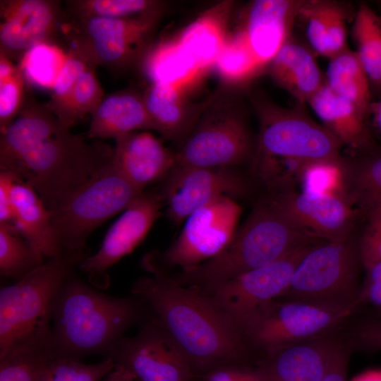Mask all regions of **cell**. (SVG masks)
I'll list each match as a JSON object with an SVG mask.
<instances>
[{"mask_svg":"<svg viewBox=\"0 0 381 381\" xmlns=\"http://www.w3.org/2000/svg\"><path fill=\"white\" fill-rule=\"evenodd\" d=\"M87 139L27 91L18 115L1 133L0 169L30 184L53 212L111 163L114 148Z\"/></svg>","mask_w":381,"mask_h":381,"instance_id":"6da1fadb","label":"cell"},{"mask_svg":"<svg viewBox=\"0 0 381 381\" xmlns=\"http://www.w3.org/2000/svg\"><path fill=\"white\" fill-rule=\"evenodd\" d=\"M142 265L152 276L138 279L131 293L178 346L196 379L219 367L252 364L256 354L211 298L177 282L149 253Z\"/></svg>","mask_w":381,"mask_h":381,"instance_id":"7a4b0ae2","label":"cell"},{"mask_svg":"<svg viewBox=\"0 0 381 381\" xmlns=\"http://www.w3.org/2000/svg\"><path fill=\"white\" fill-rule=\"evenodd\" d=\"M145 310L149 308L136 296H109L73 271L54 302L52 352L79 360L92 354L109 358L128 328L147 320Z\"/></svg>","mask_w":381,"mask_h":381,"instance_id":"3957f363","label":"cell"},{"mask_svg":"<svg viewBox=\"0 0 381 381\" xmlns=\"http://www.w3.org/2000/svg\"><path fill=\"white\" fill-rule=\"evenodd\" d=\"M325 241L296 224L265 195L221 253L172 276L179 284L204 293L248 271Z\"/></svg>","mask_w":381,"mask_h":381,"instance_id":"277c9868","label":"cell"},{"mask_svg":"<svg viewBox=\"0 0 381 381\" xmlns=\"http://www.w3.org/2000/svg\"><path fill=\"white\" fill-rule=\"evenodd\" d=\"M87 256L63 250L13 285L0 290V357L22 351H52V315L67 276Z\"/></svg>","mask_w":381,"mask_h":381,"instance_id":"5b68a950","label":"cell"},{"mask_svg":"<svg viewBox=\"0 0 381 381\" xmlns=\"http://www.w3.org/2000/svg\"><path fill=\"white\" fill-rule=\"evenodd\" d=\"M167 6L125 18L68 19L64 42L88 66L119 74L140 67L155 42Z\"/></svg>","mask_w":381,"mask_h":381,"instance_id":"8992f818","label":"cell"},{"mask_svg":"<svg viewBox=\"0 0 381 381\" xmlns=\"http://www.w3.org/2000/svg\"><path fill=\"white\" fill-rule=\"evenodd\" d=\"M361 310L358 305L332 308L276 298L234 322L246 345L262 356L338 330Z\"/></svg>","mask_w":381,"mask_h":381,"instance_id":"52a82bcc","label":"cell"},{"mask_svg":"<svg viewBox=\"0 0 381 381\" xmlns=\"http://www.w3.org/2000/svg\"><path fill=\"white\" fill-rule=\"evenodd\" d=\"M360 229L358 226L344 240L313 246L297 266L289 288L279 298L332 308L360 306L359 274L363 268L359 250Z\"/></svg>","mask_w":381,"mask_h":381,"instance_id":"ba28073f","label":"cell"},{"mask_svg":"<svg viewBox=\"0 0 381 381\" xmlns=\"http://www.w3.org/2000/svg\"><path fill=\"white\" fill-rule=\"evenodd\" d=\"M224 93L212 94L210 102L175 153V167H233L251 162L255 140L241 106Z\"/></svg>","mask_w":381,"mask_h":381,"instance_id":"9c48e42d","label":"cell"},{"mask_svg":"<svg viewBox=\"0 0 381 381\" xmlns=\"http://www.w3.org/2000/svg\"><path fill=\"white\" fill-rule=\"evenodd\" d=\"M253 100L259 132L250 163L267 159L308 163L341 156V144L303 110V104L286 109L263 97Z\"/></svg>","mask_w":381,"mask_h":381,"instance_id":"30bf717a","label":"cell"},{"mask_svg":"<svg viewBox=\"0 0 381 381\" xmlns=\"http://www.w3.org/2000/svg\"><path fill=\"white\" fill-rule=\"evenodd\" d=\"M143 192L110 163L60 208L52 212V228L63 250H85L91 233L124 211Z\"/></svg>","mask_w":381,"mask_h":381,"instance_id":"8fae6325","label":"cell"},{"mask_svg":"<svg viewBox=\"0 0 381 381\" xmlns=\"http://www.w3.org/2000/svg\"><path fill=\"white\" fill-rule=\"evenodd\" d=\"M241 213L235 199L220 198L190 215L177 238L165 250L150 255L164 269L176 267L183 270L202 264L230 243Z\"/></svg>","mask_w":381,"mask_h":381,"instance_id":"7c38bea8","label":"cell"},{"mask_svg":"<svg viewBox=\"0 0 381 381\" xmlns=\"http://www.w3.org/2000/svg\"><path fill=\"white\" fill-rule=\"evenodd\" d=\"M68 20L61 1L1 0L0 54L18 61L36 46L56 44Z\"/></svg>","mask_w":381,"mask_h":381,"instance_id":"4fadbf2b","label":"cell"},{"mask_svg":"<svg viewBox=\"0 0 381 381\" xmlns=\"http://www.w3.org/2000/svg\"><path fill=\"white\" fill-rule=\"evenodd\" d=\"M165 180L161 195L169 219L177 225L220 198H245L252 190L250 181L233 167L176 166Z\"/></svg>","mask_w":381,"mask_h":381,"instance_id":"5bb4252c","label":"cell"},{"mask_svg":"<svg viewBox=\"0 0 381 381\" xmlns=\"http://www.w3.org/2000/svg\"><path fill=\"white\" fill-rule=\"evenodd\" d=\"M137 381H193L196 379L180 349L154 317L133 337H123L109 357Z\"/></svg>","mask_w":381,"mask_h":381,"instance_id":"9a60e30c","label":"cell"},{"mask_svg":"<svg viewBox=\"0 0 381 381\" xmlns=\"http://www.w3.org/2000/svg\"><path fill=\"white\" fill-rule=\"evenodd\" d=\"M163 203L161 194L143 192L123 211L107 232L100 248L78 265L87 274L90 285L99 289L109 287L108 270L145 239L161 215Z\"/></svg>","mask_w":381,"mask_h":381,"instance_id":"2e32d148","label":"cell"},{"mask_svg":"<svg viewBox=\"0 0 381 381\" xmlns=\"http://www.w3.org/2000/svg\"><path fill=\"white\" fill-rule=\"evenodd\" d=\"M314 246L248 271L202 294L211 298L234 322L253 308L279 298L289 288L298 264Z\"/></svg>","mask_w":381,"mask_h":381,"instance_id":"e0dca14e","label":"cell"},{"mask_svg":"<svg viewBox=\"0 0 381 381\" xmlns=\"http://www.w3.org/2000/svg\"><path fill=\"white\" fill-rule=\"evenodd\" d=\"M266 195L296 224L326 241L348 238L361 222L359 212L338 197L309 194L295 186L267 191Z\"/></svg>","mask_w":381,"mask_h":381,"instance_id":"ac0fdd59","label":"cell"},{"mask_svg":"<svg viewBox=\"0 0 381 381\" xmlns=\"http://www.w3.org/2000/svg\"><path fill=\"white\" fill-rule=\"evenodd\" d=\"M304 1L255 0L245 8L237 30L265 69L291 37Z\"/></svg>","mask_w":381,"mask_h":381,"instance_id":"d6986e66","label":"cell"},{"mask_svg":"<svg viewBox=\"0 0 381 381\" xmlns=\"http://www.w3.org/2000/svg\"><path fill=\"white\" fill-rule=\"evenodd\" d=\"M112 167L140 190L167 179L176 165L175 153L153 134L133 131L115 139Z\"/></svg>","mask_w":381,"mask_h":381,"instance_id":"ffe728a7","label":"cell"},{"mask_svg":"<svg viewBox=\"0 0 381 381\" xmlns=\"http://www.w3.org/2000/svg\"><path fill=\"white\" fill-rule=\"evenodd\" d=\"M344 339L337 330L269 352L258 363L269 381H322Z\"/></svg>","mask_w":381,"mask_h":381,"instance_id":"44dd1931","label":"cell"},{"mask_svg":"<svg viewBox=\"0 0 381 381\" xmlns=\"http://www.w3.org/2000/svg\"><path fill=\"white\" fill-rule=\"evenodd\" d=\"M183 86L152 82L143 92L145 104L154 131L168 140H185L211 101L193 103L186 97Z\"/></svg>","mask_w":381,"mask_h":381,"instance_id":"7402d4cb","label":"cell"},{"mask_svg":"<svg viewBox=\"0 0 381 381\" xmlns=\"http://www.w3.org/2000/svg\"><path fill=\"white\" fill-rule=\"evenodd\" d=\"M327 128L349 152L361 153L376 145L368 116L351 102L334 94L325 84L308 102Z\"/></svg>","mask_w":381,"mask_h":381,"instance_id":"603a6c76","label":"cell"},{"mask_svg":"<svg viewBox=\"0 0 381 381\" xmlns=\"http://www.w3.org/2000/svg\"><path fill=\"white\" fill-rule=\"evenodd\" d=\"M90 115L88 139L115 140L133 131L154 130L143 92L133 88L104 95Z\"/></svg>","mask_w":381,"mask_h":381,"instance_id":"cb8c5ba5","label":"cell"},{"mask_svg":"<svg viewBox=\"0 0 381 381\" xmlns=\"http://www.w3.org/2000/svg\"><path fill=\"white\" fill-rule=\"evenodd\" d=\"M233 4L224 1L207 9L176 38L181 51L200 73L214 66L224 47Z\"/></svg>","mask_w":381,"mask_h":381,"instance_id":"d4e9b609","label":"cell"},{"mask_svg":"<svg viewBox=\"0 0 381 381\" xmlns=\"http://www.w3.org/2000/svg\"><path fill=\"white\" fill-rule=\"evenodd\" d=\"M13 224L18 233L44 258L60 254L63 249L52 225V212L36 190L18 179L11 190Z\"/></svg>","mask_w":381,"mask_h":381,"instance_id":"484cf974","label":"cell"},{"mask_svg":"<svg viewBox=\"0 0 381 381\" xmlns=\"http://www.w3.org/2000/svg\"><path fill=\"white\" fill-rule=\"evenodd\" d=\"M267 69L272 80L300 104L308 103L325 84L313 54L291 38L279 49Z\"/></svg>","mask_w":381,"mask_h":381,"instance_id":"4316f807","label":"cell"},{"mask_svg":"<svg viewBox=\"0 0 381 381\" xmlns=\"http://www.w3.org/2000/svg\"><path fill=\"white\" fill-rule=\"evenodd\" d=\"M342 167L347 200L361 219L381 210V147L343 157Z\"/></svg>","mask_w":381,"mask_h":381,"instance_id":"83f0119b","label":"cell"},{"mask_svg":"<svg viewBox=\"0 0 381 381\" xmlns=\"http://www.w3.org/2000/svg\"><path fill=\"white\" fill-rule=\"evenodd\" d=\"M298 17L305 20L306 37L315 53L330 59L347 47V12L339 4L304 1Z\"/></svg>","mask_w":381,"mask_h":381,"instance_id":"f1b7e54d","label":"cell"},{"mask_svg":"<svg viewBox=\"0 0 381 381\" xmlns=\"http://www.w3.org/2000/svg\"><path fill=\"white\" fill-rule=\"evenodd\" d=\"M325 82L334 94L351 102L369 116L372 90L356 51L346 47L330 58Z\"/></svg>","mask_w":381,"mask_h":381,"instance_id":"f546056e","label":"cell"},{"mask_svg":"<svg viewBox=\"0 0 381 381\" xmlns=\"http://www.w3.org/2000/svg\"><path fill=\"white\" fill-rule=\"evenodd\" d=\"M352 36L371 90L381 95V16L365 4L355 13Z\"/></svg>","mask_w":381,"mask_h":381,"instance_id":"4dcf8cb0","label":"cell"},{"mask_svg":"<svg viewBox=\"0 0 381 381\" xmlns=\"http://www.w3.org/2000/svg\"><path fill=\"white\" fill-rule=\"evenodd\" d=\"M140 68L150 83L183 87L200 74L181 51L176 38L155 42Z\"/></svg>","mask_w":381,"mask_h":381,"instance_id":"1f68e13d","label":"cell"},{"mask_svg":"<svg viewBox=\"0 0 381 381\" xmlns=\"http://www.w3.org/2000/svg\"><path fill=\"white\" fill-rule=\"evenodd\" d=\"M15 226L0 224V274L19 281L45 262Z\"/></svg>","mask_w":381,"mask_h":381,"instance_id":"d6a6232c","label":"cell"},{"mask_svg":"<svg viewBox=\"0 0 381 381\" xmlns=\"http://www.w3.org/2000/svg\"><path fill=\"white\" fill-rule=\"evenodd\" d=\"M115 366L111 358L85 364L79 359L52 353L41 362L35 381H101Z\"/></svg>","mask_w":381,"mask_h":381,"instance_id":"836d02e7","label":"cell"},{"mask_svg":"<svg viewBox=\"0 0 381 381\" xmlns=\"http://www.w3.org/2000/svg\"><path fill=\"white\" fill-rule=\"evenodd\" d=\"M214 66L223 80L233 85L246 82L264 70L237 30L229 32Z\"/></svg>","mask_w":381,"mask_h":381,"instance_id":"e575fe53","label":"cell"},{"mask_svg":"<svg viewBox=\"0 0 381 381\" xmlns=\"http://www.w3.org/2000/svg\"><path fill=\"white\" fill-rule=\"evenodd\" d=\"M165 6L164 1L157 0H68L64 8L68 19H85L125 18Z\"/></svg>","mask_w":381,"mask_h":381,"instance_id":"d590c367","label":"cell"},{"mask_svg":"<svg viewBox=\"0 0 381 381\" xmlns=\"http://www.w3.org/2000/svg\"><path fill=\"white\" fill-rule=\"evenodd\" d=\"M95 68L87 66L66 100L52 112L70 128L87 114H91L104 97L95 75Z\"/></svg>","mask_w":381,"mask_h":381,"instance_id":"8d00e7d4","label":"cell"},{"mask_svg":"<svg viewBox=\"0 0 381 381\" xmlns=\"http://www.w3.org/2000/svg\"><path fill=\"white\" fill-rule=\"evenodd\" d=\"M342 158L341 155L337 159L307 163L298 176V183L301 188V191L309 194L338 197L348 201Z\"/></svg>","mask_w":381,"mask_h":381,"instance_id":"74e56055","label":"cell"},{"mask_svg":"<svg viewBox=\"0 0 381 381\" xmlns=\"http://www.w3.org/2000/svg\"><path fill=\"white\" fill-rule=\"evenodd\" d=\"M25 76L21 66L0 76V132L4 131L18 115L25 101Z\"/></svg>","mask_w":381,"mask_h":381,"instance_id":"f35d334b","label":"cell"},{"mask_svg":"<svg viewBox=\"0 0 381 381\" xmlns=\"http://www.w3.org/2000/svg\"><path fill=\"white\" fill-rule=\"evenodd\" d=\"M52 351H22L0 357V381H35L38 368Z\"/></svg>","mask_w":381,"mask_h":381,"instance_id":"ab89813d","label":"cell"},{"mask_svg":"<svg viewBox=\"0 0 381 381\" xmlns=\"http://www.w3.org/2000/svg\"><path fill=\"white\" fill-rule=\"evenodd\" d=\"M87 66L79 56L68 51L66 59L55 80L51 98L47 103L52 111L57 109L66 100Z\"/></svg>","mask_w":381,"mask_h":381,"instance_id":"60d3db41","label":"cell"},{"mask_svg":"<svg viewBox=\"0 0 381 381\" xmlns=\"http://www.w3.org/2000/svg\"><path fill=\"white\" fill-rule=\"evenodd\" d=\"M359 250L363 269L381 262V210L361 219Z\"/></svg>","mask_w":381,"mask_h":381,"instance_id":"b9f144b4","label":"cell"},{"mask_svg":"<svg viewBox=\"0 0 381 381\" xmlns=\"http://www.w3.org/2000/svg\"><path fill=\"white\" fill-rule=\"evenodd\" d=\"M353 349L374 353L381 350V318L370 315L361 319L349 338Z\"/></svg>","mask_w":381,"mask_h":381,"instance_id":"7bdbcfd3","label":"cell"},{"mask_svg":"<svg viewBox=\"0 0 381 381\" xmlns=\"http://www.w3.org/2000/svg\"><path fill=\"white\" fill-rule=\"evenodd\" d=\"M200 379L202 381H269L258 361L254 365L235 364L219 367Z\"/></svg>","mask_w":381,"mask_h":381,"instance_id":"ee69618b","label":"cell"},{"mask_svg":"<svg viewBox=\"0 0 381 381\" xmlns=\"http://www.w3.org/2000/svg\"><path fill=\"white\" fill-rule=\"evenodd\" d=\"M365 272L358 302L361 309L370 306L381 313V262L365 268Z\"/></svg>","mask_w":381,"mask_h":381,"instance_id":"f6af8a7d","label":"cell"},{"mask_svg":"<svg viewBox=\"0 0 381 381\" xmlns=\"http://www.w3.org/2000/svg\"><path fill=\"white\" fill-rule=\"evenodd\" d=\"M353 346L349 338H344L337 348L322 381H347L349 356Z\"/></svg>","mask_w":381,"mask_h":381,"instance_id":"bcb514c9","label":"cell"},{"mask_svg":"<svg viewBox=\"0 0 381 381\" xmlns=\"http://www.w3.org/2000/svg\"><path fill=\"white\" fill-rule=\"evenodd\" d=\"M18 179L20 178L9 171H0V224L14 226L11 190Z\"/></svg>","mask_w":381,"mask_h":381,"instance_id":"7dc6e473","label":"cell"},{"mask_svg":"<svg viewBox=\"0 0 381 381\" xmlns=\"http://www.w3.org/2000/svg\"><path fill=\"white\" fill-rule=\"evenodd\" d=\"M102 381H136L135 375L125 367L116 365Z\"/></svg>","mask_w":381,"mask_h":381,"instance_id":"c3c4849f","label":"cell"},{"mask_svg":"<svg viewBox=\"0 0 381 381\" xmlns=\"http://www.w3.org/2000/svg\"><path fill=\"white\" fill-rule=\"evenodd\" d=\"M350 381H381V368L367 369L354 376Z\"/></svg>","mask_w":381,"mask_h":381,"instance_id":"681fc988","label":"cell"},{"mask_svg":"<svg viewBox=\"0 0 381 381\" xmlns=\"http://www.w3.org/2000/svg\"><path fill=\"white\" fill-rule=\"evenodd\" d=\"M374 126L381 133V97L375 102H372L369 108Z\"/></svg>","mask_w":381,"mask_h":381,"instance_id":"f907efd6","label":"cell"}]
</instances>
